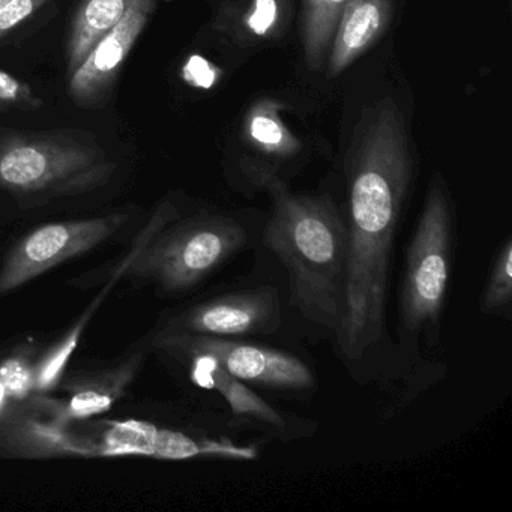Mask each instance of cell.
I'll return each instance as SVG.
<instances>
[{
  "mask_svg": "<svg viewBox=\"0 0 512 512\" xmlns=\"http://www.w3.org/2000/svg\"><path fill=\"white\" fill-rule=\"evenodd\" d=\"M349 155L347 274L337 343L350 361L382 341L401 208L412 178L403 116L383 100L362 116Z\"/></svg>",
  "mask_w": 512,
  "mask_h": 512,
  "instance_id": "obj_1",
  "label": "cell"
},
{
  "mask_svg": "<svg viewBox=\"0 0 512 512\" xmlns=\"http://www.w3.org/2000/svg\"><path fill=\"white\" fill-rule=\"evenodd\" d=\"M257 181L271 194L265 244L289 272L292 304L337 335L346 289V223L328 199L292 193L266 172Z\"/></svg>",
  "mask_w": 512,
  "mask_h": 512,
  "instance_id": "obj_2",
  "label": "cell"
},
{
  "mask_svg": "<svg viewBox=\"0 0 512 512\" xmlns=\"http://www.w3.org/2000/svg\"><path fill=\"white\" fill-rule=\"evenodd\" d=\"M116 164L86 137L0 131V190L22 200L77 196L103 187Z\"/></svg>",
  "mask_w": 512,
  "mask_h": 512,
  "instance_id": "obj_3",
  "label": "cell"
},
{
  "mask_svg": "<svg viewBox=\"0 0 512 512\" xmlns=\"http://www.w3.org/2000/svg\"><path fill=\"white\" fill-rule=\"evenodd\" d=\"M173 217L170 206L160 209L152 238L133 262L134 272L154 278L164 289L196 286L247 244V232L233 218L206 215L161 232Z\"/></svg>",
  "mask_w": 512,
  "mask_h": 512,
  "instance_id": "obj_4",
  "label": "cell"
},
{
  "mask_svg": "<svg viewBox=\"0 0 512 512\" xmlns=\"http://www.w3.org/2000/svg\"><path fill=\"white\" fill-rule=\"evenodd\" d=\"M451 205L440 185L425 200L404 268L400 296L401 332L418 334L442 316L454 253Z\"/></svg>",
  "mask_w": 512,
  "mask_h": 512,
  "instance_id": "obj_5",
  "label": "cell"
},
{
  "mask_svg": "<svg viewBox=\"0 0 512 512\" xmlns=\"http://www.w3.org/2000/svg\"><path fill=\"white\" fill-rule=\"evenodd\" d=\"M127 217L122 214L46 224L22 239L0 269V295L109 239Z\"/></svg>",
  "mask_w": 512,
  "mask_h": 512,
  "instance_id": "obj_6",
  "label": "cell"
},
{
  "mask_svg": "<svg viewBox=\"0 0 512 512\" xmlns=\"http://www.w3.org/2000/svg\"><path fill=\"white\" fill-rule=\"evenodd\" d=\"M167 344L181 347L188 355L209 359L247 385L277 391H307L314 386V376L307 364L292 353L272 347L176 332L167 338Z\"/></svg>",
  "mask_w": 512,
  "mask_h": 512,
  "instance_id": "obj_7",
  "label": "cell"
},
{
  "mask_svg": "<svg viewBox=\"0 0 512 512\" xmlns=\"http://www.w3.org/2000/svg\"><path fill=\"white\" fill-rule=\"evenodd\" d=\"M280 325V295L272 286L218 296L190 308L172 322L176 334L220 338L271 334Z\"/></svg>",
  "mask_w": 512,
  "mask_h": 512,
  "instance_id": "obj_8",
  "label": "cell"
},
{
  "mask_svg": "<svg viewBox=\"0 0 512 512\" xmlns=\"http://www.w3.org/2000/svg\"><path fill=\"white\" fill-rule=\"evenodd\" d=\"M158 0H131L124 17L98 41L70 76V95L82 106L97 104L109 92L128 55L145 31Z\"/></svg>",
  "mask_w": 512,
  "mask_h": 512,
  "instance_id": "obj_9",
  "label": "cell"
},
{
  "mask_svg": "<svg viewBox=\"0 0 512 512\" xmlns=\"http://www.w3.org/2000/svg\"><path fill=\"white\" fill-rule=\"evenodd\" d=\"M392 8V0H347L329 47V76L343 73L379 40L391 22Z\"/></svg>",
  "mask_w": 512,
  "mask_h": 512,
  "instance_id": "obj_10",
  "label": "cell"
},
{
  "mask_svg": "<svg viewBox=\"0 0 512 512\" xmlns=\"http://www.w3.org/2000/svg\"><path fill=\"white\" fill-rule=\"evenodd\" d=\"M131 0H85L77 11L68 40V74L83 64L98 41L124 17Z\"/></svg>",
  "mask_w": 512,
  "mask_h": 512,
  "instance_id": "obj_11",
  "label": "cell"
},
{
  "mask_svg": "<svg viewBox=\"0 0 512 512\" xmlns=\"http://www.w3.org/2000/svg\"><path fill=\"white\" fill-rule=\"evenodd\" d=\"M193 358L194 380L205 388L220 392L232 407L235 416L256 419V421L263 422V424L283 428L284 421L281 415H278L271 406H268V403H265L259 395L251 392L247 388V383L230 376L226 371L218 368L214 362L203 358V356H193Z\"/></svg>",
  "mask_w": 512,
  "mask_h": 512,
  "instance_id": "obj_12",
  "label": "cell"
},
{
  "mask_svg": "<svg viewBox=\"0 0 512 512\" xmlns=\"http://www.w3.org/2000/svg\"><path fill=\"white\" fill-rule=\"evenodd\" d=\"M347 0H302V41L311 70L325 62Z\"/></svg>",
  "mask_w": 512,
  "mask_h": 512,
  "instance_id": "obj_13",
  "label": "cell"
},
{
  "mask_svg": "<svg viewBox=\"0 0 512 512\" xmlns=\"http://www.w3.org/2000/svg\"><path fill=\"white\" fill-rule=\"evenodd\" d=\"M248 131H250L251 139L257 145L262 146L265 151L287 155L298 149V142L290 136L272 104H259L251 112Z\"/></svg>",
  "mask_w": 512,
  "mask_h": 512,
  "instance_id": "obj_14",
  "label": "cell"
},
{
  "mask_svg": "<svg viewBox=\"0 0 512 512\" xmlns=\"http://www.w3.org/2000/svg\"><path fill=\"white\" fill-rule=\"evenodd\" d=\"M512 299V242L506 238L494 259L482 292L481 308L485 313H500L506 310Z\"/></svg>",
  "mask_w": 512,
  "mask_h": 512,
  "instance_id": "obj_15",
  "label": "cell"
},
{
  "mask_svg": "<svg viewBox=\"0 0 512 512\" xmlns=\"http://www.w3.org/2000/svg\"><path fill=\"white\" fill-rule=\"evenodd\" d=\"M157 428L152 425L128 422L119 425L110 434V451L125 454V452H137V454H152L154 451Z\"/></svg>",
  "mask_w": 512,
  "mask_h": 512,
  "instance_id": "obj_16",
  "label": "cell"
},
{
  "mask_svg": "<svg viewBox=\"0 0 512 512\" xmlns=\"http://www.w3.org/2000/svg\"><path fill=\"white\" fill-rule=\"evenodd\" d=\"M0 106L14 107L25 112H37L43 101L35 95L28 83L0 70Z\"/></svg>",
  "mask_w": 512,
  "mask_h": 512,
  "instance_id": "obj_17",
  "label": "cell"
},
{
  "mask_svg": "<svg viewBox=\"0 0 512 512\" xmlns=\"http://www.w3.org/2000/svg\"><path fill=\"white\" fill-rule=\"evenodd\" d=\"M50 0H13L0 11V41L37 14Z\"/></svg>",
  "mask_w": 512,
  "mask_h": 512,
  "instance_id": "obj_18",
  "label": "cell"
},
{
  "mask_svg": "<svg viewBox=\"0 0 512 512\" xmlns=\"http://www.w3.org/2000/svg\"><path fill=\"white\" fill-rule=\"evenodd\" d=\"M80 328L65 341L64 346L59 349V352L44 365L43 371H41L40 377H38V383L43 388L52 385L56 382L61 371L64 370L65 364L70 359L71 353L76 349L77 341H79Z\"/></svg>",
  "mask_w": 512,
  "mask_h": 512,
  "instance_id": "obj_19",
  "label": "cell"
},
{
  "mask_svg": "<svg viewBox=\"0 0 512 512\" xmlns=\"http://www.w3.org/2000/svg\"><path fill=\"white\" fill-rule=\"evenodd\" d=\"M29 382L31 377L20 362L10 361L0 368V385L4 386L5 392L25 394L28 391Z\"/></svg>",
  "mask_w": 512,
  "mask_h": 512,
  "instance_id": "obj_20",
  "label": "cell"
},
{
  "mask_svg": "<svg viewBox=\"0 0 512 512\" xmlns=\"http://www.w3.org/2000/svg\"><path fill=\"white\" fill-rule=\"evenodd\" d=\"M110 406H112V398L98 391L80 392L71 401V407L77 416L95 415V413L104 412Z\"/></svg>",
  "mask_w": 512,
  "mask_h": 512,
  "instance_id": "obj_21",
  "label": "cell"
},
{
  "mask_svg": "<svg viewBox=\"0 0 512 512\" xmlns=\"http://www.w3.org/2000/svg\"><path fill=\"white\" fill-rule=\"evenodd\" d=\"M277 20V0H256L248 28L257 35H265Z\"/></svg>",
  "mask_w": 512,
  "mask_h": 512,
  "instance_id": "obj_22",
  "label": "cell"
},
{
  "mask_svg": "<svg viewBox=\"0 0 512 512\" xmlns=\"http://www.w3.org/2000/svg\"><path fill=\"white\" fill-rule=\"evenodd\" d=\"M187 73H190V79L193 80L196 85L202 86V88H209V86L214 85V70H212L208 62L203 61V59H191L187 67Z\"/></svg>",
  "mask_w": 512,
  "mask_h": 512,
  "instance_id": "obj_23",
  "label": "cell"
},
{
  "mask_svg": "<svg viewBox=\"0 0 512 512\" xmlns=\"http://www.w3.org/2000/svg\"><path fill=\"white\" fill-rule=\"evenodd\" d=\"M13 0H0V11L4 10L5 7H7L8 4H11Z\"/></svg>",
  "mask_w": 512,
  "mask_h": 512,
  "instance_id": "obj_24",
  "label": "cell"
},
{
  "mask_svg": "<svg viewBox=\"0 0 512 512\" xmlns=\"http://www.w3.org/2000/svg\"><path fill=\"white\" fill-rule=\"evenodd\" d=\"M5 394H7V392H5L4 386L0 385V403L4 400Z\"/></svg>",
  "mask_w": 512,
  "mask_h": 512,
  "instance_id": "obj_25",
  "label": "cell"
}]
</instances>
